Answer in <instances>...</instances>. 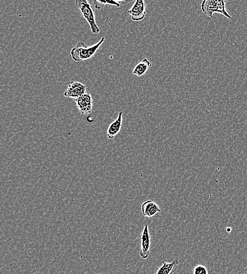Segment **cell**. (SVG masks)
Instances as JSON below:
<instances>
[{"label": "cell", "instance_id": "1", "mask_svg": "<svg viewBox=\"0 0 247 274\" xmlns=\"http://www.w3.org/2000/svg\"><path fill=\"white\" fill-rule=\"evenodd\" d=\"M105 40V37H102L97 44L91 46H86L84 42H79L70 51L72 59L75 62H80L92 58Z\"/></svg>", "mask_w": 247, "mask_h": 274}, {"label": "cell", "instance_id": "2", "mask_svg": "<svg viewBox=\"0 0 247 274\" xmlns=\"http://www.w3.org/2000/svg\"><path fill=\"white\" fill-rule=\"evenodd\" d=\"M75 6L81 15L87 21L91 31L93 34H98L100 29L96 23L95 12L92 6L88 0H75Z\"/></svg>", "mask_w": 247, "mask_h": 274}, {"label": "cell", "instance_id": "3", "mask_svg": "<svg viewBox=\"0 0 247 274\" xmlns=\"http://www.w3.org/2000/svg\"><path fill=\"white\" fill-rule=\"evenodd\" d=\"M226 0H203L201 9L202 12L210 17H213L214 13H218L232 19L231 15L226 10Z\"/></svg>", "mask_w": 247, "mask_h": 274}, {"label": "cell", "instance_id": "4", "mask_svg": "<svg viewBox=\"0 0 247 274\" xmlns=\"http://www.w3.org/2000/svg\"><path fill=\"white\" fill-rule=\"evenodd\" d=\"M140 240V257L143 260H146L150 254L151 243L150 230L147 224H146L143 227Z\"/></svg>", "mask_w": 247, "mask_h": 274}, {"label": "cell", "instance_id": "5", "mask_svg": "<svg viewBox=\"0 0 247 274\" xmlns=\"http://www.w3.org/2000/svg\"><path fill=\"white\" fill-rule=\"evenodd\" d=\"M87 86L85 84L78 81H72L69 84L64 93L66 98L76 100L86 93Z\"/></svg>", "mask_w": 247, "mask_h": 274}, {"label": "cell", "instance_id": "6", "mask_svg": "<svg viewBox=\"0 0 247 274\" xmlns=\"http://www.w3.org/2000/svg\"><path fill=\"white\" fill-rule=\"evenodd\" d=\"M76 106L83 115L90 114L93 107V99L90 93H86L75 100Z\"/></svg>", "mask_w": 247, "mask_h": 274}, {"label": "cell", "instance_id": "7", "mask_svg": "<svg viewBox=\"0 0 247 274\" xmlns=\"http://www.w3.org/2000/svg\"><path fill=\"white\" fill-rule=\"evenodd\" d=\"M134 21H140L145 19L146 12V4L145 0H135L131 8L128 11Z\"/></svg>", "mask_w": 247, "mask_h": 274}, {"label": "cell", "instance_id": "8", "mask_svg": "<svg viewBox=\"0 0 247 274\" xmlns=\"http://www.w3.org/2000/svg\"><path fill=\"white\" fill-rule=\"evenodd\" d=\"M142 213L144 216L151 218L161 212V209L154 202L148 200L144 202L141 206Z\"/></svg>", "mask_w": 247, "mask_h": 274}, {"label": "cell", "instance_id": "9", "mask_svg": "<svg viewBox=\"0 0 247 274\" xmlns=\"http://www.w3.org/2000/svg\"><path fill=\"white\" fill-rule=\"evenodd\" d=\"M123 121V112H120L117 118L109 126L107 132V136L109 139H113L120 133Z\"/></svg>", "mask_w": 247, "mask_h": 274}, {"label": "cell", "instance_id": "10", "mask_svg": "<svg viewBox=\"0 0 247 274\" xmlns=\"http://www.w3.org/2000/svg\"><path fill=\"white\" fill-rule=\"evenodd\" d=\"M151 67V62L147 58L143 59L132 70V75L141 77L145 75Z\"/></svg>", "mask_w": 247, "mask_h": 274}, {"label": "cell", "instance_id": "11", "mask_svg": "<svg viewBox=\"0 0 247 274\" xmlns=\"http://www.w3.org/2000/svg\"><path fill=\"white\" fill-rule=\"evenodd\" d=\"M162 262V265L156 272L157 274H169L172 272L175 267L179 264L178 260H175L172 263Z\"/></svg>", "mask_w": 247, "mask_h": 274}, {"label": "cell", "instance_id": "12", "mask_svg": "<svg viewBox=\"0 0 247 274\" xmlns=\"http://www.w3.org/2000/svg\"><path fill=\"white\" fill-rule=\"evenodd\" d=\"M95 8L100 10L105 6H114L117 8L120 7V5L118 4L113 0H94Z\"/></svg>", "mask_w": 247, "mask_h": 274}, {"label": "cell", "instance_id": "13", "mask_svg": "<svg viewBox=\"0 0 247 274\" xmlns=\"http://www.w3.org/2000/svg\"><path fill=\"white\" fill-rule=\"evenodd\" d=\"M194 274H207L208 270L206 267L202 265H196L193 270Z\"/></svg>", "mask_w": 247, "mask_h": 274}, {"label": "cell", "instance_id": "14", "mask_svg": "<svg viewBox=\"0 0 247 274\" xmlns=\"http://www.w3.org/2000/svg\"><path fill=\"white\" fill-rule=\"evenodd\" d=\"M113 1L120 5H126L131 3L133 0H113Z\"/></svg>", "mask_w": 247, "mask_h": 274}, {"label": "cell", "instance_id": "15", "mask_svg": "<svg viewBox=\"0 0 247 274\" xmlns=\"http://www.w3.org/2000/svg\"><path fill=\"white\" fill-rule=\"evenodd\" d=\"M227 231L229 232V233H230V232L232 231V229L230 227L227 229Z\"/></svg>", "mask_w": 247, "mask_h": 274}]
</instances>
